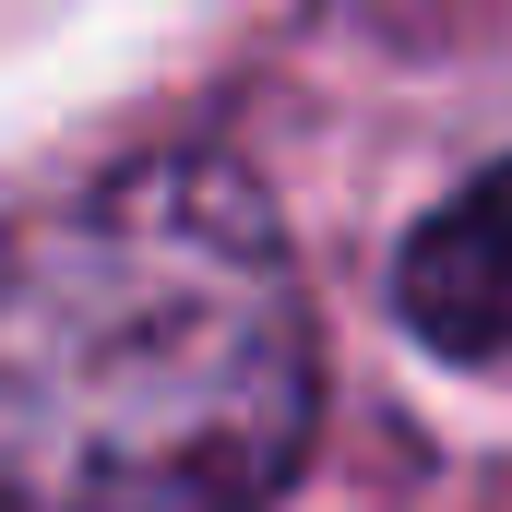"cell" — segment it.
<instances>
[{"mask_svg":"<svg viewBox=\"0 0 512 512\" xmlns=\"http://www.w3.org/2000/svg\"><path fill=\"white\" fill-rule=\"evenodd\" d=\"M322 417L251 167L131 155L0 239V512H262Z\"/></svg>","mask_w":512,"mask_h":512,"instance_id":"1","label":"cell"},{"mask_svg":"<svg viewBox=\"0 0 512 512\" xmlns=\"http://www.w3.org/2000/svg\"><path fill=\"white\" fill-rule=\"evenodd\" d=\"M393 310L429 358L512 370V167H477L393 262Z\"/></svg>","mask_w":512,"mask_h":512,"instance_id":"2","label":"cell"}]
</instances>
